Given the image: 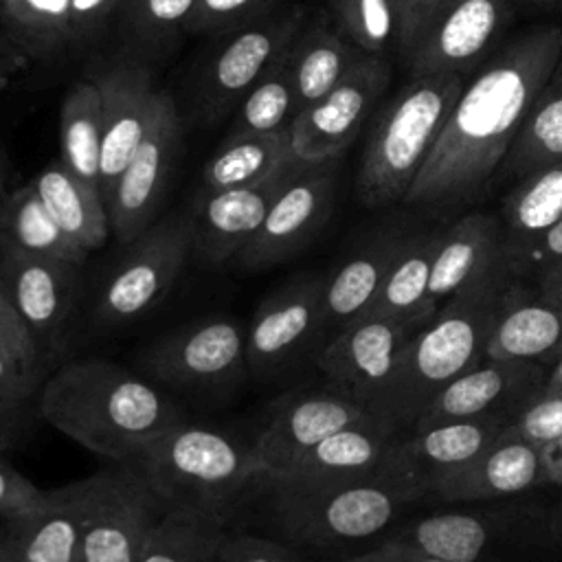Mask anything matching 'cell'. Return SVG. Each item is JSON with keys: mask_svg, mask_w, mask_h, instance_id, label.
<instances>
[{"mask_svg": "<svg viewBox=\"0 0 562 562\" xmlns=\"http://www.w3.org/2000/svg\"><path fill=\"white\" fill-rule=\"evenodd\" d=\"M560 57L562 29L553 24L503 42L463 86L404 202L446 206L472 198L503 165Z\"/></svg>", "mask_w": 562, "mask_h": 562, "instance_id": "6da1fadb", "label": "cell"}, {"mask_svg": "<svg viewBox=\"0 0 562 562\" xmlns=\"http://www.w3.org/2000/svg\"><path fill=\"white\" fill-rule=\"evenodd\" d=\"M37 411L57 432L116 463L187 419L165 389L108 358L57 367L37 391Z\"/></svg>", "mask_w": 562, "mask_h": 562, "instance_id": "7a4b0ae2", "label": "cell"}, {"mask_svg": "<svg viewBox=\"0 0 562 562\" xmlns=\"http://www.w3.org/2000/svg\"><path fill=\"white\" fill-rule=\"evenodd\" d=\"M509 283L503 266L492 270L443 301L408 340L384 404V417L400 430H411L439 389L487 356Z\"/></svg>", "mask_w": 562, "mask_h": 562, "instance_id": "3957f363", "label": "cell"}, {"mask_svg": "<svg viewBox=\"0 0 562 562\" xmlns=\"http://www.w3.org/2000/svg\"><path fill=\"white\" fill-rule=\"evenodd\" d=\"M127 463L167 512H191L220 522L244 487L259 476L252 443L189 419L162 432Z\"/></svg>", "mask_w": 562, "mask_h": 562, "instance_id": "277c9868", "label": "cell"}, {"mask_svg": "<svg viewBox=\"0 0 562 562\" xmlns=\"http://www.w3.org/2000/svg\"><path fill=\"white\" fill-rule=\"evenodd\" d=\"M465 75H426L389 101L364 145L356 191L364 206L404 200L465 86Z\"/></svg>", "mask_w": 562, "mask_h": 562, "instance_id": "5b68a950", "label": "cell"}, {"mask_svg": "<svg viewBox=\"0 0 562 562\" xmlns=\"http://www.w3.org/2000/svg\"><path fill=\"white\" fill-rule=\"evenodd\" d=\"M422 494L402 481L375 472L305 490H270L277 527L294 542L331 547L380 533Z\"/></svg>", "mask_w": 562, "mask_h": 562, "instance_id": "8992f818", "label": "cell"}, {"mask_svg": "<svg viewBox=\"0 0 562 562\" xmlns=\"http://www.w3.org/2000/svg\"><path fill=\"white\" fill-rule=\"evenodd\" d=\"M191 257V228L182 215L156 220L110 268L92 305L99 329H121L151 312L176 285Z\"/></svg>", "mask_w": 562, "mask_h": 562, "instance_id": "52a82bcc", "label": "cell"}, {"mask_svg": "<svg viewBox=\"0 0 562 562\" xmlns=\"http://www.w3.org/2000/svg\"><path fill=\"white\" fill-rule=\"evenodd\" d=\"M512 15V0H430L400 59L411 77L465 75L503 44Z\"/></svg>", "mask_w": 562, "mask_h": 562, "instance_id": "ba28073f", "label": "cell"}, {"mask_svg": "<svg viewBox=\"0 0 562 562\" xmlns=\"http://www.w3.org/2000/svg\"><path fill=\"white\" fill-rule=\"evenodd\" d=\"M432 316H378L362 314L327 340L316 364L329 386L367 404L384 417L386 395L391 391L400 358L408 340Z\"/></svg>", "mask_w": 562, "mask_h": 562, "instance_id": "9c48e42d", "label": "cell"}, {"mask_svg": "<svg viewBox=\"0 0 562 562\" xmlns=\"http://www.w3.org/2000/svg\"><path fill=\"white\" fill-rule=\"evenodd\" d=\"M140 367L160 389L215 393L235 386L248 371L246 327L226 316L182 325L143 351Z\"/></svg>", "mask_w": 562, "mask_h": 562, "instance_id": "30bf717a", "label": "cell"}, {"mask_svg": "<svg viewBox=\"0 0 562 562\" xmlns=\"http://www.w3.org/2000/svg\"><path fill=\"white\" fill-rule=\"evenodd\" d=\"M336 191V160H301L272 200L263 224L237 257L239 268L261 272L296 257L325 226Z\"/></svg>", "mask_w": 562, "mask_h": 562, "instance_id": "8fae6325", "label": "cell"}, {"mask_svg": "<svg viewBox=\"0 0 562 562\" xmlns=\"http://www.w3.org/2000/svg\"><path fill=\"white\" fill-rule=\"evenodd\" d=\"M389 81L386 57L364 53L329 92L296 112L290 123L294 154L305 162L336 160L375 110Z\"/></svg>", "mask_w": 562, "mask_h": 562, "instance_id": "7c38bea8", "label": "cell"}, {"mask_svg": "<svg viewBox=\"0 0 562 562\" xmlns=\"http://www.w3.org/2000/svg\"><path fill=\"white\" fill-rule=\"evenodd\" d=\"M305 18L299 4L277 7L244 26L222 33L224 37L209 57L200 79V92L209 112L222 116L235 110L239 99L290 46Z\"/></svg>", "mask_w": 562, "mask_h": 562, "instance_id": "4fadbf2b", "label": "cell"}, {"mask_svg": "<svg viewBox=\"0 0 562 562\" xmlns=\"http://www.w3.org/2000/svg\"><path fill=\"white\" fill-rule=\"evenodd\" d=\"M178 147L180 116L176 103L167 92L158 90L149 130L108 200L110 228L123 246L156 222Z\"/></svg>", "mask_w": 562, "mask_h": 562, "instance_id": "5bb4252c", "label": "cell"}, {"mask_svg": "<svg viewBox=\"0 0 562 562\" xmlns=\"http://www.w3.org/2000/svg\"><path fill=\"white\" fill-rule=\"evenodd\" d=\"M325 277L301 274L270 292L246 327V364L255 378L285 371L325 329Z\"/></svg>", "mask_w": 562, "mask_h": 562, "instance_id": "9a60e30c", "label": "cell"}, {"mask_svg": "<svg viewBox=\"0 0 562 562\" xmlns=\"http://www.w3.org/2000/svg\"><path fill=\"white\" fill-rule=\"evenodd\" d=\"M549 367L485 356L479 364L448 382L419 413L411 430L446 422L507 419L544 389Z\"/></svg>", "mask_w": 562, "mask_h": 562, "instance_id": "2e32d148", "label": "cell"}, {"mask_svg": "<svg viewBox=\"0 0 562 562\" xmlns=\"http://www.w3.org/2000/svg\"><path fill=\"white\" fill-rule=\"evenodd\" d=\"M165 512L158 496L130 463L103 470L83 531L81 562H138Z\"/></svg>", "mask_w": 562, "mask_h": 562, "instance_id": "e0dca14e", "label": "cell"}, {"mask_svg": "<svg viewBox=\"0 0 562 562\" xmlns=\"http://www.w3.org/2000/svg\"><path fill=\"white\" fill-rule=\"evenodd\" d=\"M79 270L81 266L61 259L0 252L4 290L44 367L61 347L77 296Z\"/></svg>", "mask_w": 562, "mask_h": 562, "instance_id": "ac0fdd59", "label": "cell"}, {"mask_svg": "<svg viewBox=\"0 0 562 562\" xmlns=\"http://www.w3.org/2000/svg\"><path fill=\"white\" fill-rule=\"evenodd\" d=\"M369 415L373 411L367 404L329 384L288 395L252 441L259 476L283 472L327 435Z\"/></svg>", "mask_w": 562, "mask_h": 562, "instance_id": "d6986e66", "label": "cell"}, {"mask_svg": "<svg viewBox=\"0 0 562 562\" xmlns=\"http://www.w3.org/2000/svg\"><path fill=\"white\" fill-rule=\"evenodd\" d=\"M299 162L301 158L255 184L217 191L202 189L189 217L191 255L200 257L209 266L237 261L241 250L263 224L272 200Z\"/></svg>", "mask_w": 562, "mask_h": 562, "instance_id": "ffe728a7", "label": "cell"}, {"mask_svg": "<svg viewBox=\"0 0 562 562\" xmlns=\"http://www.w3.org/2000/svg\"><path fill=\"white\" fill-rule=\"evenodd\" d=\"M507 424V419H465L417 428L391 446L380 472L417 490L422 496L430 494L439 479L487 450Z\"/></svg>", "mask_w": 562, "mask_h": 562, "instance_id": "44dd1931", "label": "cell"}, {"mask_svg": "<svg viewBox=\"0 0 562 562\" xmlns=\"http://www.w3.org/2000/svg\"><path fill=\"white\" fill-rule=\"evenodd\" d=\"M103 472L46 490L44 503L26 518L7 525L2 540L11 562H81L88 516Z\"/></svg>", "mask_w": 562, "mask_h": 562, "instance_id": "7402d4cb", "label": "cell"}, {"mask_svg": "<svg viewBox=\"0 0 562 562\" xmlns=\"http://www.w3.org/2000/svg\"><path fill=\"white\" fill-rule=\"evenodd\" d=\"M397 439L400 428L373 413L327 435L290 468L268 476V490H305L371 476L380 472L386 452Z\"/></svg>", "mask_w": 562, "mask_h": 562, "instance_id": "603a6c76", "label": "cell"}, {"mask_svg": "<svg viewBox=\"0 0 562 562\" xmlns=\"http://www.w3.org/2000/svg\"><path fill=\"white\" fill-rule=\"evenodd\" d=\"M94 81L101 90L103 110L101 193L108 206L116 180L149 130L158 90L140 64H114L101 70Z\"/></svg>", "mask_w": 562, "mask_h": 562, "instance_id": "cb8c5ba5", "label": "cell"}, {"mask_svg": "<svg viewBox=\"0 0 562 562\" xmlns=\"http://www.w3.org/2000/svg\"><path fill=\"white\" fill-rule=\"evenodd\" d=\"M547 485L542 450L518 439L498 437L470 463L439 479L430 494L448 503L498 501Z\"/></svg>", "mask_w": 562, "mask_h": 562, "instance_id": "d4e9b609", "label": "cell"}, {"mask_svg": "<svg viewBox=\"0 0 562 562\" xmlns=\"http://www.w3.org/2000/svg\"><path fill=\"white\" fill-rule=\"evenodd\" d=\"M503 226L487 213H470L439 233L430 268L428 303L439 310L470 283L501 268Z\"/></svg>", "mask_w": 562, "mask_h": 562, "instance_id": "484cf974", "label": "cell"}, {"mask_svg": "<svg viewBox=\"0 0 562 562\" xmlns=\"http://www.w3.org/2000/svg\"><path fill=\"white\" fill-rule=\"evenodd\" d=\"M487 356L553 367L562 358V296L516 292L509 283Z\"/></svg>", "mask_w": 562, "mask_h": 562, "instance_id": "4316f807", "label": "cell"}, {"mask_svg": "<svg viewBox=\"0 0 562 562\" xmlns=\"http://www.w3.org/2000/svg\"><path fill=\"white\" fill-rule=\"evenodd\" d=\"M406 235H382L349 255L329 277L323 290L325 329H340L349 321L367 314L378 299Z\"/></svg>", "mask_w": 562, "mask_h": 562, "instance_id": "83f0119b", "label": "cell"}, {"mask_svg": "<svg viewBox=\"0 0 562 562\" xmlns=\"http://www.w3.org/2000/svg\"><path fill=\"white\" fill-rule=\"evenodd\" d=\"M364 55L329 20L314 18L301 24L288 59L296 94V112L329 92Z\"/></svg>", "mask_w": 562, "mask_h": 562, "instance_id": "f1b7e54d", "label": "cell"}, {"mask_svg": "<svg viewBox=\"0 0 562 562\" xmlns=\"http://www.w3.org/2000/svg\"><path fill=\"white\" fill-rule=\"evenodd\" d=\"M48 213L86 252L101 248L112 233L110 213L99 187L79 178L61 160L46 165L33 180Z\"/></svg>", "mask_w": 562, "mask_h": 562, "instance_id": "f546056e", "label": "cell"}, {"mask_svg": "<svg viewBox=\"0 0 562 562\" xmlns=\"http://www.w3.org/2000/svg\"><path fill=\"white\" fill-rule=\"evenodd\" d=\"M512 518L516 516L507 512L430 514L389 538L448 562H481L487 547L501 538Z\"/></svg>", "mask_w": 562, "mask_h": 562, "instance_id": "4dcf8cb0", "label": "cell"}, {"mask_svg": "<svg viewBox=\"0 0 562 562\" xmlns=\"http://www.w3.org/2000/svg\"><path fill=\"white\" fill-rule=\"evenodd\" d=\"M430 0H329L340 33L360 50L389 57L406 50Z\"/></svg>", "mask_w": 562, "mask_h": 562, "instance_id": "1f68e13d", "label": "cell"}, {"mask_svg": "<svg viewBox=\"0 0 562 562\" xmlns=\"http://www.w3.org/2000/svg\"><path fill=\"white\" fill-rule=\"evenodd\" d=\"M0 252H24L83 266L88 252L55 222L33 182L0 198Z\"/></svg>", "mask_w": 562, "mask_h": 562, "instance_id": "d6a6232c", "label": "cell"}, {"mask_svg": "<svg viewBox=\"0 0 562 562\" xmlns=\"http://www.w3.org/2000/svg\"><path fill=\"white\" fill-rule=\"evenodd\" d=\"M296 160L290 127L259 134H228L202 169V189L217 191L255 184Z\"/></svg>", "mask_w": 562, "mask_h": 562, "instance_id": "836d02e7", "label": "cell"}, {"mask_svg": "<svg viewBox=\"0 0 562 562\" xmlns=\"http://www.w3.org/2000/svg\"><path fill=\"white\" fill-rule=\"evenodd\" d=\"M562 160V57L536 94L505 160L503 171L525 178Z\"/></svg>", "mask_w": 562, "mask_h": 562, "instance_id": "e575fe53", "label": "cell"}, {"mask_svg": "<svg viewBox=\"0 0 562 562\" xmlns=\"http://www.w3.org/2000/svg\"><path fill=\"white\" fill-rule=\"evenodd\" d=\"M103 110L97 81H77L59 105V151L61 162L79 178L101 189Z\"/></svg>", "mask_w": 562, "mask_h": 562, "instance_id": "d590c367", "label": "cell"}, {"mask_svg": "<svg viewBox=\"0 0 562 562\" xmlns=\"http://www.w3.org/2000/svg\"><path fill=\"white\" fill-rule=\"evenodd\" d=\"M439 233L441 231L406 235L404 248L367 314L397 318L437 314V307L428 303V283Z\"/></svg>", "mask_w": 562, "mask_h": 562, "instance_id": "8d00e7d4", "label": "cell"}, {"mask_svg": "<svg viewBox=\"0 0 562 562\" xmlns=\"http://www.w3.org/2000/svg\"><path fill=\"white\" fill-rule=\"evenodd\" d=\"M0 22L31 59L72 50L70 0H0Z\"/></svg>", "mask_w": 562, "mask_h": 562, "instance_id": "74e56055", "label": "cell"}, {"mask_svg": "<svg viewBox=\"0 0 562 562\" xmlns=\"http://www.w3.org/2000/svg\"><path fill=\"white\" fill-rule=\"evenodd\" d=\"M562 217V160L551 162L512 189L503 200V239H527Z\"/></svg>", "mask_w": 562, "mask_h": 562, "instance_id": "f35d334b", "label": "cell"}, {"mask_svg": "<svg viewBox=\"0 0 562 562\" xmlns=\"http://www.w3.org/2000/svg\"><path fill=\"white\" fill-rule=\"evenodd\" d=\"M288 50L290 46L239 99L228 134H259L290 127L296 116V94Z\"/></svg>", "mask_w": 562, "mask_h": 562, "instance_id": "ab89813d", "label": "cell"}, {"mask_svg": "<svg viewBox=\"0 0 562 562\" xmlns=\"http://www.w3.org/2000/svg\"><path fill=\"white\" fill-rule=\"evenodd\" d=\"M224 522L169 509L158 520L138 562H213L224 536Z\"/></svg>", "mask_w": 562, "mask_h": 562, "instance_id": "60d3db41", "label": "cell"}, {"mask_svg": "<svg viewBox=\"0 0 562 562\" xmlns=\"http://www.w3.org/2000/svg\"><path fill=\"white\" fill-rule=\"evenodd\" d=\"M195 0H125L121 7L125 35L145 46H165L187 33Z\"/></svg>", "mask_w": 562, "mask_h": 562, "instance_id": "b9f144b4", "label": "cell"}, {"mask_svg": "<svg viewBox=\"0 0 562 562\" xmlns=\"http://www.w3.org/2000/svg\"><path fill=\"white\" fill-rule=\"evenodd\" d=\"M562 435V391L542 389L505 426L501 437L525 441L544 450Z\"/></svg>", "mask_w": 562, "mask_h": 562, "instance_id": "7bdbcfd3", "label": "cell"}, {"mask_svg": "<svg viewBox=\"0 0 562 562\" xmlns=\"http://www.w3.org/2000/svg\"><path fill=\"white\" fill-rule=\"evenodd\" d=\"M562 259V217L549 228L518 241L503 239L501 261L512 279H536L544 268Z\"/></svg>", "mask_w": 562, "mask_h": 562, "instance_id": "ee69618b", "label": "cell"}, {"mask_svg": "<svg viewBox=\"0 0 562 562\" xmlns=\"http://www.w3.org/2000/svg\"><path fill=\"white\" fill-rule=\"evenodd\" d=\"M279 0H195L187 33H228L277 9Z\"/></svg>", "mask_w": 562, "mask_h": 562, "instance_id": "f6af8a7d", "label": "cell"}, {"mask_svg": "<svg viewBox=\"0 0 562 562\" xmlns=\"http://www.w3.org/2000/svg\"><path fill=\"white\" fill-rule=\"evenodd\" d=\"M213 562H303L292 549L281 542L252 536L224 531Z\"/></svg>", "mask_w": 562, "mask_h": 562, "instance_id": "bcb514c9", "label": "cell"}, {"mask_svg": "<svg viewBox=\"0 0 562 562\" xmlns=\"http://www.w3.org/2000/svg\"><path fill=\"white\" fill-rule=\"evenodd\" d=\"M46 498V490L37 487L13 465L0 461V520L4 525L31 516Z\"/></svg>", "mask_w": 562, "mask_h": 562, "instance_id": "7dc6e473", "label": "cell"}, {"mask_svg": "<svg viewBox=\"0 0 562 562\" xmlns=\"http://www.w3.org/2000/svg\"><path fill=\"white\" fill-rule=\"evenodd\" d=\"M125 0H70L72 50L90 46L103 33Z\"/></svg>", "mask_w": 562, "mask_h": 562, "instance_id": "c3c4849f", "label": "cell"}, {"mask_svg": "<svg viewBox=\"0 0 562 562\" xmlns=\"http://www.w3.org/2000/svg\"><path fill=\"white\" fill-rule=\"evenodd\" d=\"M0 351L20 360L26 367L46 371L44 362L40 360V353L29 336V331L24 329L20 316L15 314L9 294L4 290L2 277H0Z\"/></svg>", "mask_w": 562, "mask_h": 562, "instance_id": "681fc988", "label": "cell"}, {"mask_svg": "<svg viewBox=\"0 0 562 562\" xmlns=\"http://www.w3.org/2000/svg\"><path fill=\"white\" fill-rule=\"evenodd\" d=\"M44 382V371L22 364L0 351V406L26 408V402L37 395Z\"/></svg>", "mask_w": 562, "mask_h": 562, "instance_id": "f907efd6", "label": "cell"}, {"mask_svg": "<svg viewBox=\"0 0 562 562\" xmlns=\"http://www.w3.org/2000/svg\"><path fill=\"white\" fill-rule=\"evenodd\" d=\"M347 562H448V560L428 555V553L417 551V549H413L408 544H402V542H397L393 538H386L375 549L358 553V555L349 558Z\"/></svg>", "mask_w": 562, "mask_h": 562, "instance_id": "816d5d0a", "label": "cell"}, {"mask_svg": "<svg viewBox=\"0 0 562 562\" xmlns=\"http://www.w3.org/2000/svg\"><path fill=\"white\" fill-rule=\"evenodd\" d=\"M31 57L13 44L7 35H0V92L29 68Z\"/></svg>", "mask_w": 562, "mask_h": 562, "instance_id": "f5cc1de1", "label": "cell"}, {"mask_svg": "<svg viewBox=\"0 0 562 562\" xmlns=\"http://www.w3.org/2000/svg\"><path fill=\"white\" fill-rule=\"evenodd\" d=\"M24 413L26 408L0 406V452L13 450L24 435Z\"/></svg>", "mask_w": 562, "mask_h": 562, "instance_id": "db71d44e", "label": "cell"}, {"mask_svg": "<svg viewBox=\"0 0 562 562\" xmlns=\"http://www.w3.org/2000/svg\"><path fill=\"white\" fill-rule=\"evenodd\" d=\"M547 485L562 487V435L542 450Z\"/></svg>", "mask_w": 562, "mask_h": 562, "instance_id": "11a10c76", "label": "cell"}, {"mask_svg": "<svg viewBox=\"0 0 562 562\" xmlns=\"http://www.w3.org/2000/svg\"><path fill=\"white\" fill-rule=\"evenodd\" d=\"M533 281H536V288L540 292L562 296V259L551 263L549 268H544Z\"/></svg>", "mask_w": 562, "mask_h": 562, "instance_id": "9f6ffc18", "label": "cell"}, {"mask_svg": "<svg viewBox=\"0 0 562 562\" xmlns=\"http://www.w3.org/2000/svg\"><path fill=\"white\" fill-rule=\"evenodd\" d=\"M549 529H551V536L553 540L562 547V498L558 501V505L553 507L551 512V520H549Z\"/></svg>", "mask_w": 562, "mask_h": 562, "instance_id": "6f0895ef", "label": "cell"}, {"mask_svg": "<svg viewBox=\"0 0 562 562\" xmlns=\"http://www.w3.org/2000/svg\"><path fill=\"white\" fill-rule=\"evenodd\" d=\"M544 389H547V391H562V358L549 369Z\"/></svg>", "mask_w": 562, "mask_h": 562, "instance_id": "680465c9", "label": "cell"}, {"mask_svg": "<svg viewBox=\"0 0 562 562\" xmlns=\"http://www.w3.org/2000/svg\"><path fill=\"white\" fill-rule=\"evenodd\" d=\"M4 182H7V158H4V154L0 149V198L7 193L4 191Z\"/></svg>", "mask_w": 562, "mask_h": 562, "instance_id": "91938a15", "label": "cell"}, {"mask_svg": "<svg viewBox=\"0 0 562 562\" xmlns=\"http://www.w3.org/2000/svg\"><path fill=\"white\" fill-rule=\"evenodd\" d=\"M0 562H11V558H9V553L4 551V547H2V542H0Z\"/></svg>", "mask_w": 562, "mask_h": 562, "instance_id": "94428289", "label": "cell"}, {"mask_svg": "<svg viewBox=\"0 0 562 562\" xmlns=\"http://www.w3.org/2000/svg\"><path fill=\"white\" fill-rule=\"evenodd\" d=\"M531 2H553V0H531Z\"/></svg>", "mask_w": 562, "mask_h": 562, "instance_id": "6125c7cd", "label": "cell"}]
</instances>
